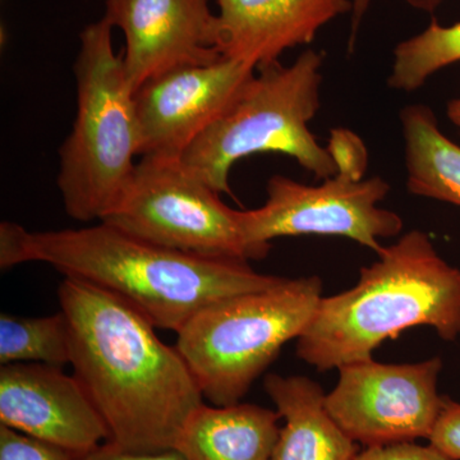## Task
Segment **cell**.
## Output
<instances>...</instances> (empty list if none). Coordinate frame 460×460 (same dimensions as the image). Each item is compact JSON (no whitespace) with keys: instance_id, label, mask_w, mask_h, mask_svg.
<instances>
[{"instance_id":"10","label":"cell","mask_w":460,"mask_h":460,"mask_svg":"<svg viewBox=\"0 0 460 460\" xmlns=\"http://www.w3.org/2000/svg\"><path fill=\"white\" fill-rule=\"evenodd\" d=\"M257 69L220 58L181 66L147 81L135 93L141 156L181 157L235 102Z\"/></svg>"},{"instance_id":"20","label":"cell","mask_w":460,"mask_h":460,"mask_svg":"<svg viewBox=\"0 0 460 460\" xmlns=\"http://www.w3.org/2000/svg\"><path fill=\"white\" fill-rule=\"evenodd\" d=\"M328 148L337 163L338 172L365 177L367 151L361 138L348 129H332Z\"/></svg>"},{"instance_id":"8","label":"cell","mask_w":460,"mask_h":460,"mask_svg":"<svg viewBox=\"0 0 460 460\" xmlns=\"http://www.w3.org/2000/svg\"><path fill=\"white\" fill-rule=\"evenodd\" d=\"M389 190L381 177L345 172L314 186L272 175L265 204L239 211L251 257L263 259L271 241L298 235L348 238L378 253L383 239L396 237L402 230V217L380 206Z\"/></svg>"},{"instance_id":"7","label":"cell","mask_w":460,"mask_h":460,"mask_svg":"<svg viewBox=\"0 0 460 460\" xmlns=\"http://www.w3.org/2000/svg\"><path fill=\"white\" fill-rule=\"evenodd\" d=\"M239 211L181 157L142 156L120 201L99 223L142 241L214 259L252 260Z\"/></svg>"},{"instance_id":"9","label":"cell","mask_w":460,"mask_h":460,"mask_svg":"<svg viewBox=\"0 0 460 460\" xmlns=\"http://www.w3.org/2000/svg\"><path fill=\"white\" fill-rule=\"evenodd\" d=\"M443 361L392 365L374 358L338 368L326 407L345 434L365 447L429 440L443 410Z\"/></svg>"},{"instance_id":"17","label":"cell","mask_w":460,"mask_h":460,"mask_svg":"<svg viewBox=\"0 0 460 460\" xmlns=\"http://www.w3.org/2000/svg\"><path fill=\"white\" fill-rule=\"evenodd\" d=\"M0 363L71 365V337L65 314L42 317L0 316Z\"/></svg>"},{"instance_id":"16","label":"cell","mask_w":460,"mask_h":460,"mask_svg":"<svg viewBox=\"0 0 460 460\" xmlns=\"http://www.w3.org/2000/svg\"><path fill=\"white\" fill-rule=\"evenodd\" d=\"M407 189L411 195L460 206V146L422 104L401 111Z\"/></svg>"},{"instance_id":"23","label":"cell","mask_w":460,"mask_h":460,"mask_svg":"<svg viewBox=\"0 0 460 460\" xmlns=\"http://www.w3.org/2000/svg\"><path fill=\"white\" fill-rule=\"evenodd\" d=\"M78 460H189L177 449L164 450L157 453H135L120 449L114 444L100 445L96 449L80 456Z\"/></svg>"},{"instance_id":"18","label":"cell","mask_w":460,"mask_h":460,"mask_svg":"<svg viewBox=\"0 0 460 460\" xmlns=\"http://www.w3.org/2000/svg\"><path fill=\"white\" fill-rule=\"evenodd\" d=\"M458 62L460 22L443 26L434 20L423 31L396 45L387 84L399 93H414L436 72Z\"/></svg>"},{"instance_id":"11","label":"cell","mask_w":460,"mask_h":460,"mask_svg":"<svg viewBox=\"0 0 460 460\" xmlns=\"http://www.w3.org/2000/svg\"><path fill=\"white\" fill-rule=\"evenodd\" d=\"M104 18L123 32V65L133 93L172 69L222 58L210 0H107Z\"/></svg>"},{"instance_id":"1","label":"cell","mask_w":460,"mask_h":460,"mask_svg":"<svg viewBox=\"0 0 460 460\" xmlns=\"http://www.w3.org/2000/svg\"><path fill=\"white\" fill-rule=\"evenodd\" d=\"M68 323L74 376L109 431V443L135 453L175 449L192 414L205 404L177 348L120 296L65 278L58 289Z\"/></svg>"},{"instance_id":"3","label":"cell","mask_w":460,"mask_h":460,"mask_svg":"<svg viewBox=\"0 0 460 460\" xmlns=\"http://www.w3.org/2000/svg\"><path fill=\"white\" fill-rule=\"evenodd\" d=\"M376 255L356 286L321 298L296 339V356L317 371L370 359L384 341L417 326L443 341L460 337V270L426 233L411 230Z\"/></svg>"},{"instance_id":"5","label":"cell","mask_w":460,"mask_h":460,"mask_svg":"<svg viewBox=\"0 0 460 460\" xmlns=\"http://www.w3.org/2000/svg\"><path fill=\"white\" fill-rule=\"evenodd\" d=\"M323 65V54L307 49L292 65L257 69L237 102L184 151L181 163L219 195H232L230 171L255 154H283L317 180L334 177V157L308 127L321 105Z\"/></svg>"},{"instance_id":"21","label":"cell","mask_w":460,"mask_h":460,"mask_svg":"<svg viewBox=\"0 0 460 460\" xmlns=\"http://www.w3.org/2000/svg\"><path fill=\"white\" fill-rule=\"evenodd\" d=\"M429 444L447 458L460 460V402L445 396L443 410L429 436Z\"/></svg>"},{"instance_id":"25","label":"cell","mask_w":460,"mask_h":460,"mask_svg":"<svg viewBox=\"0 0 460 460\" xmlns=\"http://www.w3.org/2000/svg\"><path fill=\"white\" fill-rule=\"evenodd\" d=\"M410 7L416 9V11L428 12L432 13L436 9L440 7L445 0H404Z\"/></svg>"},{"instance_id":"2","label":"cell","mask_w":460,"mask_h":460,"mask_svg":"<svg viewBox=\"0 0 460 460\" xmlns=\"http://www.w3.org/2000/svg\"><path fill=\"white\" fill-rule=\"evenodd\" d=\"M47 263L66 278L102 288L132 305L155 328L178 332L195 314L230 296L277 286L248 261L190 255L157 246L105 223L31 232L0 224V266Z\"/></svg>"},{"instance_id":"14","label":"cell","mask_w":460,"mask_h":460,"mask_svg":"<svg viewBox=\"0 0 460 460\" xmlns=\"http://www.w3.org/2000/svg\"><path fill=\"white\" fill-rule=\"evenodd\" d=\"M263 387L284 420L271 460H353L359 452L330 414L319 383L271 374Z\"/></svg>"},{"instance_id":"22","label":"cell","mask_w":460,"mask_h":460,"mask_svg":"<svg viewBox=\"0 0 460 460\" xmlns=\"http://www.w3.org/2000/svg\"><path fill=\"white\" fill-rule=\"evenodd\" d=\"M353 460H453L447 458L431 444L420 445L416 441L368 447L357 453Z\"/></svg>"},{"instance_id":"24","label":"cell","mask_w":460,"mask_h":460,"mask_svg":"<svg viewBox=\"0 0 460 460\" xmlns=\"http://www.w3.org/2000/svg\"><path fill=\"white\" fill-rule=\"evenodd\" d=\"M372 0H352V21H350L349 51L356 49L357 36L367 14Z\"/></svg>"},{"instance_id":"19","label":"cell","mask_w":460,"mask_h":460,"mask_svg":"<svg viewBox=\"0 0 460 460\" xmlns=\"http://www.w3.org/2000/svg\"><path fill=\"white\" fill-rule=\"evenodd\" d=\"M80 456L0 425V460H78Z\"/></svg>"},{"instance_id":"12","label":"cell","mask_w":460,"mask_h":460,"mask_svg":"<svg viewBox=\"0 0 460 460\" xmlns=\"http://www.w3.org/2000/svg\"><path fill=\"white\" fill-rule=\"evenodd\" d=\"M0 425L78 456L109 441L107 425L80 381L40 363L0 368Z\"/></svg>"},{"instance_id":"26","label":"cell","mask_w":460,"mask_h":460,"mask_svg":"<svg viewBox=\"0 0 460 460\" xmlns=\"http://www.w3.org/2000/svg\"><path fill=\"white\" fill-rule=\"evenodd\" d=\"M447 115L452 120L454 126L458 127L460 129V98L447 102Z\"/></svg>"},{"instance_id":"6","label":"cell","mask_w":460,"mask_h":460,"mask_svg":"<svg viewBox=\"0 0 460 460\" xmlns=\"http://www.w3.org/2000/svg\"><path fill=\"white\" fill-rule=\"evenodd\" d=\"M323 296L319 277L284 278L195 314L177 332L175 348L204 398L217 407L241 402L281 348L301 337Z\"/></svg>"},{"instance_id":"4","label":"cell","mask_w":460,"mask_h":460,"mask_svg":"<svg viewBox=\"0 0 460 460\" xmlns=\"http://www.w3.org/2000/svg\"><path fill=\"white\" fill-rule=\"evenodd\" d=\"M114 27L102 17L80 35L75 63L77 114L59 150L58 189L66 215L102 222L120 201L141 156L135 93L123 54L113 48Z\"/></svg>"},{"instance_id":"15","label":"cell","mask_w":460,"mask_h":460,"mask_svg":"<svg viewBox=\"0 0 460 460\" xmlns=\"http://www.w3.org/2000/svg\"><path fill=\"white\" fill-rule=\"evenodd\" d=\"M278 411L246 402L199 407L175 449L189 460H271L279 438Z\"/></svg>"},{"instance_id":"13","label":"cell","mask_w":460,"mask_h":460,"mask_svg":"<svg viewBox=\"0 0 460 460\" xmlns=\"http://www.w3.org/2000/svg\"><path fill=\"white\" fill-rule=\"evenodd\" d=\"M217 50L256 69L311 44L323 27L352 12V0H215Z\"/></svg>"}]
</instances>
